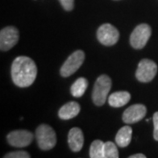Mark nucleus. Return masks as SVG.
Wrapping results in <instances>:
<instances>
[{
	"label": "nucleus",
	"instance_id": "1",
	"mask_svg": "<svg viewBox=\"0 0 158 158\" xmlns=\"http://www.w3.org/2000/svg\"><path fill=\"white\" fill-rule=\"evenodd\" d=\"M11 78L19 87H28L34 82L37 76L35 62L27 56H18L11 65Z\"/></svg>",
	"mask_w": 158,
	"mask_h": 158
},
{
	"label": "nucleus",
	"instance_id": "2",
	"mask_svg": "<svg viewBox=\"0 0 158 158\" xmlns=\"http://www.w3.org/2000/svg\"><path fill=\"white\" fill-rule=\"evenodd\" d=\"M111 87L112 81L108 76L102 75L98 77L92 91V100L96 106H101L106 103Z\"/></svg>",
	"mask_w": 158,
	"mask_h": 158
},
{
	"label": "nucleus",
	"instance_id": "3",
	"mask_svg": "<svg viewBox=\"0 0 158 158\" xmlns=\"http://www.w3.org/2000/svg\"><path fill=\"white\" fill-rule=\"evenodd\" d=\"M36 140L40 148L42 150H49L56 144V135L50 126L42 124L36 129Z\"/></svg>",
	"mask_w": 158,
	"mask_h": 158
},
{
	"label": "nucleus",
	"instance_id": "4",
	"mask_svg": "<svg viewBox=\"0 0 158 158\" xmlns=\"http://www.w3.org/2000/svg\"><path fill=\"white\" fill-rule=\"evenodd\" d=\"M151 36V27L148 24L137 26L130 36L131 46L135 49L143 48Z\"/></svg>",
	"mask_w": 158,
	"mask_h": 158
},
{
	"label": "nucleus",
	"instance_id": "5",
	"mask_svg": "<svg viewBox=\"0 0 158 158\" xmlns=\"http://www.w3.org/2000/svg\"><path fill=\"white\" fill-rule=\"evenodd\" d=\"M85 53L82 50H77L71 54L62 64L60 73L63 77H68L73 75L78 69L85 61Z\"/></svg>",
	"mask_w": 158,
	"mask_h": 158
},
{
	"label": "nucleus",
	"instance_id": "6",
	"mask_svg": "<svg viewBox=\"0 0 158 158\" xmlns=\"http://www.w3.org/2000/svg\"><path fill=\"white\" fill-rule=\"evenodd\" d=\"M157 73V65L149 59H142L136 70L135 77L141 83L152 81Z\"/></svg>",
	"mask_w": 158,
	"mask_h": 158
},
{
	"label": "nucleus",
	"instance_id": "7",
	"mask_svg": "<svg viewBox=\"0 0 158 158\" xmlns=\"http://www.w3.org/2000/svg\"><path fill=\"white\" fill-rule=\"evenodd\" d=\"M99 42L105 46H113L117 43L119 38L118 31L111 24H104L99 27L97 32Z\"/></svg>",
	"mask_w": 158,
	"mask_h": 158
},
{
	"label": "nucleus",
	"instance_id": "8",
	"mask_svg": "<svg viewBox=\"0 0 158 158\" xmlns=\"http://www.w3.org/2000/svg\"><path fill=\"white\" fill-rule=\"evenodd\" d=\"M19 31L14 27H6L0 32V49L7 51L17 44Z\"/></svg>",
	"mask_w": 158,
	"mask_h": 158
},
{
	"label": "nucleus",
	"instance_id": "9",
	"mask_svg": "<svg viewBox=\"0 0 158 158\" xmlns=\"http://www.w3.org/2000/svg\"><path fill=\"white\" fill-rule=\"evenodd\" d=\"M34 135L27 130L12 131L7 135V141L12 147L24 148L31 144Z\"/></svg>",
	"mask_w": 158,
	"mask_h": 158
},
{
	"label": "nucleus",
	"instance_id": "10",
	"mask_svg": "<svg viewBox=\"0 0 158 158\" xmlns=\"http://www.w3.org/2000/svg\"><path fill=\"white\" fill-rule=\"evenodd\" d=\"M147 109L144 105L136 104L128 107L123 113L122 119L127 124H134L141 120L146 115Z\"/></svg>",
	"mask_w": 158,
	"mask_h": 158
},
{
	"label": "nucleus",
	"instance_id": "11",
	"mask_svg": "<svg viewBox=\"0 0 158 158\" xmlns=\"http://www.w3.org/2000/svg\"><path fill=\"white\" fill-rule=\"evenodd\" d=\"M84 135L78 127H73L69 132L68 143L70 149L74 152H78L84 146Z\"/></svg>",
	"mask_w": 158,
	"mask_h": 158
},
{
	"label": "nucleus",
	"instance_id": "12",
	"mask_svg": "<svg viewBox=\"0 0 158 158\" xmlns=\"http://www.w3.org/2000/svg\"><path fill=\"white\" fill-rule=\"evenodd\" d=\"M80 113V106L77 102H69L62 106V108L59 110L58 116L62 119H70L75 118Z\"/></svg>",
	"mask_w": 158,
	"mask_h": 158
},
{
	"label": "nucleus",
	"instance_id": "13",
	"mask_svg": "<svg viewBox=\"0 0 158 158\" xmlns=\"http://www.w3.org/2000/svg\"><path fill=\"white\" fill-rule=\"evenodd\" d=\"M131 98V95L127 91H117L111 94L108 98V103L113 107H121L127 105Z\"/></svg>",
	"mask_w": 158,
	"mask_h": 158
},
{
	"label": "nucleus",
	"instance_id": "14",
	"mask_svg": "<svg viewBox=\"0 0 158 158\" xmlns=\"http://www.w3.org/2000/svg\"><path fill=\"white\" fill-rule=\"evenodd\" d=\"M132 139V128L126 126L121 127L118 130V132L116 135L115 137V141L118 147L125 148L128 146L130 144V141Z\"/></svg>",
	"mask_w": 158,
	"mask_h": 158
},
{
	"label": "nucleus",
	"instance_id": "15",
	"mask_svg": "<svg viewBox=\"0 0 158 158\" xmlns=\"http://www.w3.org/2000/svg\"><path fill=\"white\" fill-rule=\"evenodd\" d=\"M87 87H88V81L85 77H80L77 79L76 82L72 85L70 88V92L72 96L75 98H81L85 94Z\"/></svg>",
	"mask_w": 158,
	"mask_h": 158
},
{
	"label": "nucleus",
	"instance_id": "16",
	"mask_svg": "<svg viewBox=\"0 0 158 158\" xmlns=\"http://www.w3.org/2000/svg\"><path fill=\"white\" fill-rule=\"evenodd\" d=\"M104 146L105 142L100 140L94 141L90 148V158H105L104 157Z\"/></svg>",
	"mask_w": 158,
	"mask_h": 158
},
{
	"label": "nucleus",
	"instance_id": "17",
	"mask_svg": "<svg viewBox=\"0 0 158 158\" xmlns=\"http://www.w3.org/2000/svg\"><path fill=\"white\" fill-rule=\"evenodd\" d=\"M104 157L105 158H118V151L116 145L112 141L105 142L104 146Z\"/></svg>",
	"mask_w": 158,
	"mask_h": 158
},
{
	"label": "nucleus",
	"instance_id": "18",
	"mask_svg": "<svg viewBox=\"0 0 158 158\" xmlns=\"http://www.w3.org/2000/svg\"><path fill=\"white\" fill-rule=\"evenodd\" d=\"M6 158H30V155L26 151H14L8 153L5 156Z\"/></svg>",
	"mask_w": 158,
	"mask_h": 158
},
{
	"label": "nucleus",
	"instance_id": "19",
	"mask_svg": "<svg viewBox=\"0 0 158 158\" xmlns=\"http://www.w3.org/2000/svg\"><path fill=\"white\" fill-rule=\"evenodd\" d=\"M153 123H154V139L158 141V112L153 115Z\"/></svg>",
	"mask_w": 158,
	"mask_h": 158
},
{
	"label": "nucleus",
	"instance_id": "20",
	"mask_svg": "<svg viewBox=\"0 0 158 158\" xmlns=\"http://www.w3.org/2000/svg\"><path fill=\"white\" fill-rule=\"evenodd\" d=\"M62 7L66 11H71L74 8V0H59Z\"/></svg>",
	"mask_w": 158,
	"mask_h": 158
},
{
	"label": "nucleus",
	"instance_id": "21",
	"mask_svg": "<svg viewBox=\"0 0 158 158\" xmlns=\"http://www.w3.org/2000/svg\"><path fill=\"white\" fill-rule=\"evenodd\" d=\"M129 158H146V156L143 154H135V155L130 156Z\"/></svg>",
	"mask_w": 158,
	"mask_h": 158
}]
</instances>
